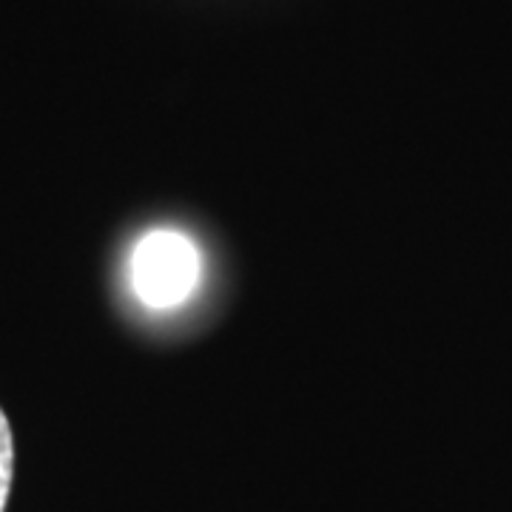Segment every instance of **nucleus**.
Instances as JSON below:
<instances>
[{
	"instance_id": "2",
	"label": "nucleus",
	"mask_w": 512,
	"mask_h": 512,
	"mask_svg": "<svg viewBox=\"0 0 512 512\" xmlns=\"http://www.w3.org/2000/svg\"><path fill=\"white\" fill-rule=\"evenodd\" d=\"M12 473H15V441H12L9 419L0 410V512L6 510V501H9Z\"/></svg>"
},
{
	"instance_id": "1",
	"label": "nucleus",
	"mask_w": 512,
	"mask_h": 512,
	"mask_svg": "<svg viewBox=\"0 0 512 512\" xmlns=\"http://www.w3.org/2000/svg\"><path fill=\"white\" fill-rule=\"evenodd\" d=\"M200 282V254L180 231H151L131 254V285L148 308H174Z\"/></svg>"
}]
</instances>
